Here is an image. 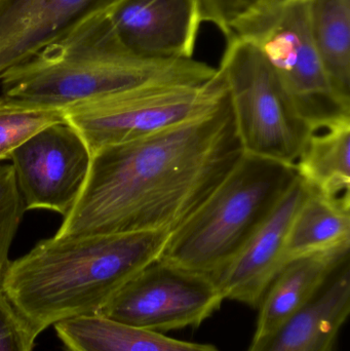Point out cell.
Segmentation results:
<instances>
[{
	"mask_svg": "<svg viewBox=\"0 0 350 351\" xmlns=\"http://www.w3.org/2000/svg\"><path fill=\"white\" fill-rule=\"evenodd\" d=\"M242 154L227 96L201 119L103 148L55 237L175 230Z\"/></svg>",
	"mask_w": 350,
	"mask_h": 351,
	"instance_id": "1",
	"label": "cell"
},
{
	"mask_svg": "<svg viewBox=\"0 0 350 351\" xmlns=\"http://www.w3.org/2000/svg\"><path fill=\"white\" fill-rule=\"evenodd\" d=\"M171 232L45 239L8 262L0 287L39 335L60 322L98 315L123 285L160 259Z\"/></svg>",
	"mask_w": 350,
	"mask_h": 351,
	"instance_id": "2",
	"label": "cell"
},
{
	"mask_svg": "<svg viewBox=\"0 0 350 351\" xmlns=\"http://www.w3.org/2000/svg\"><path fill=\"white\" fill-rule=\"evenodd\" d=\"M217 69L193 59L134 55L119 40L110 16L90 21L0 76L2 97L49 108L158 84H201Z\"/></svg>",
	"mask_w": 350,
	"mask_h": 351,
	"instance_id": "3",
	"label": "cell"
},
{
	"mask_svg": "<svg viewBox=\"0 0 350 351\" xmlns=\"http://www.w3.org/2000/svg\"><path fill=\"white\" fill-rule=\"evenodd\" d=\"M296 178L295 166L242 154L208 199L171 232L160 259L217 276L268 218Z\"/></svg>",
	"mask_w": 350,
	"mask_h": 351,
	"instance_id": "4",
	"label": "cell"
},
{
	"mask_svg": "<svg viewBox=\"0 0 350 351\" xmlns=\"http://www.w3.org/2000/svg\"><path fill=\"white\" fill-rule=\"evenodd\" d=\"M232 37L264 56L312 132L350 119V103L333 90L314 47L308 0L265 4L238 21Z\"/></svg>",
	"mask_w": 350,
	"mask_h": 351,
	"instance_id": "5",
	"label": "cell"
},
{
	"mask_svg": "<svg viewBox=\"0 0 350 351\" xmlns=\"http://www.w3.org/2000/svg\"><path fill=\"white\" fill-rule=\"evenodd\" d=\"M218 70L244 154L295 166L314 132L264 56L232 37Z\"/></svg>",
	"mask_w": 350,
	"mask_h": 351,
	"instance_id": "6",
	"label": "cell"
},
{
	"mask_svg": "<svg viewBox=\"0 0 350 351\" xmlns=\"http://www.w3.org/2000/svg\"><path fill=\"white\" fill-rule=\"evenodd\" d=\"M227 96L219 70L201 84H158L115 93L64 109L90 152L135 141L213 112Z\"/></svg>",
	"mask_w": 350,
	"mask_h": 351,
	"instance_id": "7",
	"label": "cell"
},
{
	"mask_svg": "<svg viewBox=\"0 0 350 351\" xmlns=\"http://www.w3.org/2000/svg\"><path fill=\"white\" fill-rule=\"evenodd\" d=\"M223 300L211 276L158 259L123 285L98 315L164 334L199 327Z\"/></svg>",
	"mask_w": 350,
	"mask_h": 351,
	"instance_id": "8",
	"label": "cell"
},
{
	"mask_svg": "<svg viewBox=\"0 0 350 351\" xmlns=\"http://www.w3.org/2000/svg\"><path fill=\"white\" fill-rule=\"evenodd\" d=\"M10 158L26 210L43 208L65 218L86 187L92 154L66 121L41 130Z\"/></svg>",
	"mask_w": 350,
	"mask_h": 351,
	"instance_id": "9",
	"label": "cell"
},
{
	"mask_svg": "<svg viewBox=\"0 0 350 351\" xmlns=\"http://www.w3.org/2000/svg\"><path fill=\"white\" fill-rule=\"evenodd\" d=\"M125 0H0V76Z\"/></svg>",
	"mask_w": 350,
	"mask_h": 351,
	"instance_id": "10",
	"label": "cell"
},
{
	"mask_svg": "<svg viewBox=\"0 0 350 351\" xmlns=\"http://www.w3.org/2000/svg\"><path fill=\"white\" fill-rule=\"evenodd\" d=\"M310 192L308 184L297 175L242 251L214 276L224 299L258 308L267 289L287 264L286 245L290 228Z\"/></svg>",
	"mask_w": 350,
	"mask_h": 351,
	"instance_id": "11",
	"label": "cell"
},
{
	"mask_svg": "<svg viewBox=\"0 0 350 351\" xmlns=\"http://www.w3.org/2000/svg\"><path fill=\"white\" fill-rule=\"evenodd\" d=\"M110 20L127 51L147 59H192L201 19L195 0H125Z\"/></svg>",
	"mask_w": 350,
	"mask_h": 351,
	"instance_id": "12",
	"label": "cell"
},
{
	"mask_svg": "<svg viewBox=\"0 0 350 351\" xmlns=\"http://www.w3.org/2000/svg\"><path fill=\"white\" fill-rule=\"evenodd\" d=\"M349 313L347 258L305 306L265 335L253 338L247 351H334Z\"/></svg>",
	"mask_w": 350,
	"mask_h": 351,
	"instance_id": "13",
	"label": "cell"
},
{
	"mask_svg": "<svg viewBox=\"0 0 350 351\" xmlns=\"http://www.w3.org/2000/svg\"><path fill=\"white\" fill-rule=\"evenodd\" d=\"M350 247L304 256L284 266L259 304L254 338L275 329L305 306L335 270L349 258Z\"/></svg>",
	"mask_w": 350,
	"mask_h": 351,
	"instance_id": "14",
	"label": "cell"
},
{
	"mask_svg": "<svg viewBox=\"0 0 350 351\" xmlns=\"http://www.w3.org/2000/svg\"><path fill=\"white\" fill-rule=\"evenodd\" d=\"M53 326L67 351H219L210 344L173 339L99 315L73 317Z\"/></svg>",
	"mask_w": 350,
	"mask_h": 351,
	"instance_id": "15",
	"label": "cell"
},
{
	"mask_svg": "<svg viewBox=\"0 0 350 351\" xmlns=\"http://www.w3.org/2000/svg\"><path fill=\"white\" fill-rule=\"evenodd\" d=\"M350 247V195H324L310 188L286 245V261Z\"/></svg>",
	"mask_w": 350,
	"mask_h": 351,
	"instance_id": "16",
	"label": "cell"
},
{
	"mask_svg": "<svg viewBox=\"0 0 350 351\" xmlns=\"http://www.w3.org/2000/svg\"><path fill=\"white\" fill-rule=\"evenodd\" d=\"M295 169L314 191L332 197L350 195V119L314 132Z\"/></svg>",
	"mask_w": 350,
	"mask_h": 351,
	"instance_id": "17",
	"label": "cell"
},
{
	"mask_svg": "<svg viewBox=\"0 0 350 351\" xmlns=\"http://www.w3.org/2000/svg\"><path fill=\"white\" fill-rule=\"evenodd\" d=\"M314 47L334 92L350 103V0H308Z\"/></svg>",
	"mask_w": 350,
	"mask_h": 351,
	"instance_id": "18",
	"label": "cell"
},
{
	"mask_svg": "<svg viewBox=\"0 0 350 351\" xmlns=\"http://www.w3.org/2000/svg\"><path fill=\"white\" fill-rule=\"evenodd\" d=\"M66 123L63 109L49 108L0 97V162L49 125Z\"/></svg>",
	"mask_w": 350,
	"mask_h": 351,
	"instance_id": "19",
	"label": "cell"
},
{
	"mask_svg": "<svg viewBox=\"0 0 350 351\" xmlns=\"http://www.w3.org/2000/svg\"><path fill=\"white\" fill-rule=\"evenodd\" d=\"M26 212L12 165L0 162V278L10 245Z\"/></svg>",
	"mask_w": 350,
	"mask_h": 351,
	"instance_id": "20",
	"label": "cell"
},
{
	"mask_svg": "<svg viewBox=\"0 0 350 351\" xmlns=\"http://www.w3.org/2000/svg\"><path fill=\"white\" fill-rule=\"evenodd\" d=\"M201 22L215 25L226 39L234 25L253 10L279 0H195Z\"/></svg>",
	"mask_w": 350,
	"mask_h": 351,
	"instance_id": "21",
	"label": "cell"
},
{
	"mask_svg": "<svg viewBox=\"0 0 350 351\" xmlns=\"http://www.w3.org/2000/svg\"><path fill=\"white\" fill-rule=\"evenodd\" d=\"M37 336L0 287V351H32Z\"/></svg>",
	"mask_w": 350,
	"mask_h": 351,
	"instance_id": "22",
	"label": "cell"
}]
</instances>
